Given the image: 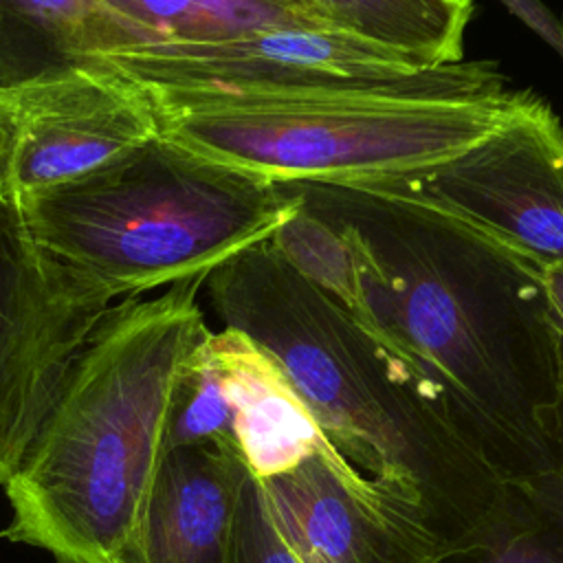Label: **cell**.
<instances>
[{
    "label": "cell",
    "mask_w": 563,
    "mask_h": 563,
    "mask_svg": "<svg viewBox=\"0 0 563 563\" xmlns=\"http://www.w3.org/2000/svg\"><path fill=\"white\" fill-rule=\"evenodd\" d=\"M249 468L220 444L169 449L123 563H231Z\"/></svg>",
    "instance_id": "cell-10"
},
{
    "label": "cell",
    "mask_w": 563,
    "mask_h": 563,
    "mask_svg": "<svg viewBox=\"0 0 563 563\" xmlns=\"http://www.w3.org/2000/svg\"><path fill=\"white\" fill-rule=\"evenodd\" d=\"M224 328L260 345L310 409L343 484L407 539L444 552L504 484L442 422L424 385L268 238L205 277Z\"/></svg>",
    "instance_id": "cell-2"
},
{
    "label": "cell",
    "mask_w": 563,
    "mask_h": 563,
    "mask_svg": "<svg viewBox=\"0 0 563 563\" xmlns=\"http://www.w3.org/2000/svg\"><path fill=\"white\" fill-rule=\"evenodd\" d=\"M238 455L255 479L288 473L328 444L284 369L238 330L205 339Z\"/></svg>",
    "instance_id": "cell-12"
},
{
    "label": "cell",
    "mask_w": 563,
    "mask_h": 563,
    "mask_svg": "<svg viewBox=\"0 0 563 563\" xmlns=\"http://www.w3.org/2000/svg\"><path fill=\"white\" fill-rule=\"evenodd\" d=\"M0 112L11 202L75 180L161 134L150 92L99 62L0 92Z\"/></svg>",
    "instance_id": "cell-9"
},
{
    "label": "cell",
    "mask_w": 563,
    "mask_h": 563,
    "mask_svg": "<svg viewBox=\"0 0 563 563\" xmlns=\"http://www.w3.org/2000/svg\"><path fill=\"white\" fill-rule=\"evenodd\" d=\"M231 563H301L277 530L257 479L249 473L235 512Z\"/></svg>",
    "instance_id": "cell-17"
},
{
    "label": "cell",
    "mask_w": 563,
    "mask_h": 563,
    "mask_svg": "<svg viewBox=\"0 0 563 563\" xmlns=\"http://www.w3.org/2000/svg\"><path fill=\"white\" fill-rule=\"evenodd\" d=\"M431 563H563V486L559 477L504 484V493L462 545Z\"/></svg>",
    "instance_id": "cell-16"
},
{
    "label": "cell",
    "mask_w": 563,
    "mask_h": 563,
    "mask_svg": "<svg viewBox=\"0 0 563 563\" xmlns=\"http://www.w3.org/2000/svg\"><path fill=\"white\" fill-rule=\"evenodd\" d=\"M501 4L530 31H534L563 59V22L543 2L504 0Z\"/></svg>",
    "instance_id": "cell-18"
},
{
    "label": "cell",
    "mask_w": 563,
    "mask_h": 563,
    "mask_svg": "<svg viewBox=\"0 0 563 563\" xmlns=\"http://www.w3.org/2000/svg\"><path fill=\"white\" fill-rule=\"evenodd\" d=\"M354 187L446 213L541 268L563 266V125L539 95L455 158Z\"/></svg>",
    "instance_id": "cell-6"
},
{
    "label": "cell",
    "mask_w": 563,
    "mask_h": 563,
    "mask_svg": "<svg viewBox=\"0 0 563 563\" xmlns=\"http://www.w3.org/2000/svg\"><path fill=\"white\" fill-rule=\"evenodd\" d=\"M7 145H9V134H7V123L0 112V205L7 202L4 194V169H7Z\"/></svg>",
    "instance_id": "cell-21"
},
{
    "label": "cell",
    "mask_w": 563,
    "mask_h": 563,
    "mask_svg": "<svg viewBox=\"0 0 563 563\" xmlns=\"http://www.w3.org/2000/svg\"><path fill=\"white\" fill-rule=\"evenodd\" d=\"M205 277L110 306L4 482L2 537L57 563H123L167 453L176 383L207 336Z\"/></svg>",
    "instance_id": "cell-3"
},
{
    "label": "cell",
    "mask_w": 563,
    "mask_h": 563,
    "mask_svg": "<svg viewBox=\"0 0 563 563\" xmlns=\"http://www.w3.org/2000/svg\"><path fill=\"white\" fill-rule=\"evenodd\" d=\"M99 62L147 92L255 95L383 84L422 73L341 33L271 29L211 42L106 53Z\"/></svg>",
    "instance_id": "cell-8"
},
{
    "label": "cell",
    "mask_w": 563,
    "mask_h": 563,
    "mask_svg": "<svg viewBox=\"0 0 563 563\" xmlns=\"http://www.w3.org/2000/svg\"><path fill=\"white\" fill-rule=\"evenodd\" d=\"M108 2L123 31V48L211 42V40H224L233 35L271 31V29L323 31L319 20L312 13L310 0H185V2L108 0Z\"/></svg>",
    "instance_id": "cell-15"
},
{
    "label": "cell",
    "mask_w": 563,
    "mask_h": 563,
    "mask_svg": "<svg viewBox=\"0 0 563 563\" xmlns=\"http://www.w3.org/2000/svg\"><path fill=\"white\" fill-rule=\"evenodd\" d=\"M13 205L33 244L110 301L207 277L273 238L299 196L158 134Z\"/></svg>",
    "instance_id": "cell-5"
},
{
    "label": "cell",
    "mask_w": 563,
    "mask_h": 563,
    "mask_svg": "<svg viewBox=\"0 0 563 563\" xmlns=\"http://www.w3.org/2000/svg\"><path fill=\"white\" fill-rule=\"evenodd\" d=\"M163 136L271 183L356 185L471 150L534 97L497 62L471 59L383 84L255 95L150 92Z\"/></svg>",
    "instance_id": "cell-4"
},
{
    "label": "cell",
    "mask_w": 563,
    "mask_h": 563,
    "mask_svg": "<svg viewBox=\"0 0 563 563\" xmlns=\"http://www.w3.org/2000/svg\"><path fill=\"white\" fill-rule=\"evenodd\" d=\"M554 446H556V477L563 486V330L559 334V391L554 407Z\"/></svg>",
    "instance_id": "cell-19"
},
{
    "label": "cell",
    "mask_w": 563,
    "mask_h": 563,
    "mask_svg": "<svg viewBox=\"0 0 563 563\" xmlns=\"http://www.w3.org/2000/svg\"><path fill=\"white\" fill-rule=\"evenodd\" d=\"M325 449L288 473L257 479L277 530L301 563H431L440 552L374 515L343 484Z\"/></svg>",
    "instance_id": "cell-11"
},
{
    "label": "cell",
    "mask_w": 563,
    "mask_h": 563,
    "mask_svg": "<svg viewBox=\"0 0 563 563\" xmlns=\"http://www.w3.org/2000/svg\"><path fill=\"white\" fill-rule=\"evenodd\" d=\"M284 185L299 209L277 249L407 365L501 484L554 477L561 325L541 266L431 207Z\"/></svg>",
    "instance_id": "cell-1"
},
{
    "label": "cell",
    "mask_w": 563,
    "mask_h": 563,
    "mask_svg": "<svg viewBox=\"0 0 563 563\" xmlns=\"http://www.w3.org/2000/svg\"><path fill=\"white\" fill-rule=\"evenodd\" d=\"M110 308L51 262L18 207L0 205V484L33 440L59 383Z\"/></svg>",
    "instance_id": "cell-7"
},
{
    "label": "cell",
    "mask_w": 563,
    "mask_h": 563,
    "mask_svg": "<svg viewBox=\"0 0 563 563\" xmlns=\"http://www.w3.org/2000/svg\"><path fill=\"white\" fill-rule=\"evenodd\" d=\"M119 42L108 0H0V92L90 66Z\"/></svg>",
    "instance_id": "cell-13"
},
{
    "label": "cell",
    "mask_w": 563,
    "mask_h": 563,
    "mask_svg": "<svg viewBox=\"0 0 563 563\" xmlns=\"http://www.w3.org/2000/svg\"><path fill=\"white\" fill-rule=\"evenodd\" d=\"M321 29L398 55L418 70L464 59L471 0H310Z\"/></svg>",
    "instance_id": "cell-14"
},
{
    "label": "cell",
    "mask_w": 563,
    "mask_h": 563,
    "mask_svg": "<svg viewBox=\"0 0 563 563\" xmlns=\"http://www.w3.org/2000/svg\"><path fill=\"white\" fill-rule=\"evenodd\" d=\"M541 277H543V286L550 299V306L559 319V325L563 330V266H548L541 268Z\"/></svg>",
    "instance_id": "cell-20"
}]
</instances>
